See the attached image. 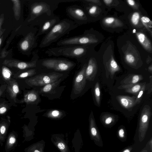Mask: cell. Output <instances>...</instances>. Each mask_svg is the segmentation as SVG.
<instances>
[{
	"label": "cell",
	"mask_w": 152,
	"mask_h": 152,
	"mask_svg": "<svg viewBox=\"0 0 152 152\" xmlns=\"http://www.w3.org/2000/svg\"><path fill=\"white\" fill-rule=\"evenodd\" d=\"M78 0H34L30 4V13L27 21L33 26H39L54 17V12L62 2Z\"/></svg>",
	"instance_id": "1"
},
{
	"label": "cell",
	"mask_w": 152,
	"mask_h": 152,
	"mask_svg": "<svg viewBox=\"0 0 152 152\" xmlns=\"http://www.w3.org/2000/svg\"><path fill=\"white\" fill-rule=\"evenodd\" d=\"M77 27L78 25L75 22L69 19L65 18L60 20L45 35L40 42L39 48L48 46Z\"/></svg>",
	"instance_id": "2"
},
{
	"label": "cell",
	"mask_w": 152,
	"mask_h": 152,
	"mask_svg": "<svg viewBox=\"0 0 152 152\" xmlns=\"http://www.w3.org/2000/svg\"><path fill=\"white\" fill-rule=\"evenodd\" d=\"M88 48L86 45H73L59 46L48 48L45 53L49 56H63L83 61L87 55Z\"/></svg>",
	"instance_id": "3"
},
{
	"label": "cell",
	"mask_w": 152,
	"mask_h": 152,
	"mask_svg": "<svg viewBox=\"0 0 152 152\" xmlns=\"http://www.w3.org/2000/svg\"><path fill=\"white\" fill-rule=\"evenodd\" d=\"M76 65L74 62L64 58H49L39 59L37 67L58 72L71 70Z\"/></svg>",
	"instance_id": "4"
},
{
	"label": "cell",
	"mask_w": 152,
	"mask_h": 152,
	"mask_svg": "<svg viewBox=\"0 0 152 152\" xmlns=\"http://www.w3.org/2000/svg\"><path fill=\"white\" fill-rule=\"evenodd\" d=\"M64 74L56 72L41 73L34 76L24 80L25 83L31 87H41L55 82L63 77Z\"/></svg>",
	"instance_id": "5"
},
{
	"label": "cell",
	"mask_w": 152,
	"mask_h": 152,
	"mask_svg": "<svg viewBox=\"0 0 152 152\" xmlns=\"http://www.w3.org/2000/svg\"><path fill=\"white\" fill-rule=\"evenodd\" d=\"M39 60V56L37 53V52H34L33 58L30 61L26 62L16 60L6 59L3 61L2 64L9 68L17 69L18 71L36 68L37 67V63Z\"/></svg>",
	"instance_id": "6"
},
{
	"label": "cell",
	"mask_w": 152,
	"mask_h": 152,
	"mask_svg": "<svg viewBox=\"0 0 152 152\" xmlns=\"http://www.w3.org/2000/svg\"><path fill=\"white\" fill-rule=\"evenodd\" d=\"M150 107L148 105H145L141 111L140 118L138 137L140 142L144 139L147 131L151 116Z\"/></svg>",
	"instance_id": "7"
},
{
	"label": "cell",
	"mask_w": 152,
	"mask_h": 152,
	"mask_svg": "<svg viewBox=\"0 0 152 152\" xmlns=\"http://www.w3.org/2000/svg\"><path fill=\"white\" fill-rule=\"evenodd\" d=\"M66 12L69 18L72 19L77 25H81L87 20L85 11L81 7L74 4L67 7Z\"/></svg>",
	"instance_id": "8"
},
{
	"label": "cell",
	"mask_w": 152,
	"mask_h": 152,
	"mask_svg": "<svg viewBox=\"0 0 152 152\" xmlns=\"http://www.w3.org/2000/svg\"><path fill=\"white\" fill-rule=\"evenodd\" d=\"M37 28H34L25 37L20 44V48L22 51L29 53L37 45Z\"/></svg>",
	"instance_id": "9"
},
{
	"label": "cell",
	"mask_w": 152,
	"mask_h": 152,
	"mask_svg": "<svg viewBox=\"0 0 152 152\" xmlns=\"http://www.w3.org/2000/svg\"><path fill=\"white\" fill-rule=\"evenodd\" d=\"M7 84L6 98L9 102L13 104L15 107H16L17 96L20 91L17 80L13 78Z\"/></svg>",
	"instance_id": "10"
},
{
	"label": "cell",
	"mask_w": 152,
	"mask_h": 152,
	"mask_svg": "<svg viewBox=\"0 0 152 152\" xmlns=\"http://www.w3.org/2000/svg\"><path fill=\"white\" fill-rule=\"evenodd\" d=\"M86 66L87 64H84L75 77L72 91L75 94H80L85 87L87 80L85 76V71Z\"/></svg>",
	"instance_id": "11"
},
{
	"label": "cell",
	"mask_w": 152,
	"mask_h": 152,
	"mask_svg": "<svg viewBox=\"0 0 152 152\" xmlns=\"http://www.w3.org/2000/svg\"><path fill=\"white\" fill-rule=\"evenodd\" d=\"M59 16L55 15L40 25L37 36L38 37L43 34L48 33L53 27L60 21Z\"/></svg>",
	"instance_id": "12"
},
{
	"label": "cell",
	"mask_w": 152,
	"mask_h": 152,
	"mask_svg": "<svg viewBox=\"0 0 152 152\" xmlns=\"http://www.w3.org/2000/svg\"><path fill=\"white\" fill-rule=\"evenodd\" d=\"M63 77L53 83L46 85L40 88L39 93L41 95L47 96L53 95L58 92L60 83L63 80Z\"/></svg>",
	"instance_id": "13"
},
{
	"label": "cell",
	"mask_w": 152,
	"mask_h": 152,
	"mask_svg": "<svg viewBox=\"0 0 152 152\" xmlns=\"http://www.w3.org/2000/svg\"><path fill=\"white\" fill-rule=\"evenodd\" d=\"M39 99L38 92L34 90H31L24 93L23 98L19 100L17 98V104H34L39 101Z\"/></svg>",
	"instance_id": "14"
},
{
	"label": "cell",
	"mask_w": 152,
	"mask_h": 152,
	"mask_svg": "<svg viewBox=\"0 0 152 152\" xmlns=\"http://www.w3.org/2000/svg\"><path fill=\"white\" fill-rule=\"evenodd\" d=\"M11 123L9 116L6 118L1 117L0 120V145L2 147L7 137V135Z\"/></svg>",
	"instance_id": "15"
},
{
	"label": "cell",
	"mask_w": 152,
	"mask_h": 152,
	"mask_svg": "<svg viewBox=\"0 0 152 152\" xmlns=\"http://www.w3.org/2000/svg\"><path fill=\"white\" fill-rule=\"evenodd\" d=\"M89 130L91 137L94 141L95 143L99 146L103 145L102 139L96 125L94 118L91 117L89 119Z\"/></svg>",
	"instance_id": "16"
},
{
	"label": "cell",
	"mask_w": 152,
	"mask_h": 152,
	"mask_svg": "<svg viewBox=\"0 0 152 152\" xmlns=\"http://www.w3.org/2000/svg\"><path fill=\"white\" fill-rule=\"evenodd\" d=\"M18 134L12 130L10 132L6 138L4 150L5 152H10L14 149L18 143Z\"/></svg>",
	"instance_id": "17"
},
{
	"label": "cell",
	"mask_w": 152,
	"mask_h": 152,
	"mask_svg": "<svg viewBox=\"0 0 152 152\" xmlns=\"http://www.w3.org/2000/svg\"><path fill=\"white\" fill-rule=\"evenodd\" d=\"M116 98L123 107L128 110H130L135 105L136 96H130L119 95L117 96Z\"/></svg>",
	"instance_id": "18"
},
{
	"label": "cell",
	"mask_w": 152,
	"mask_h": 152,
	"mask_svg": "<svg viewBox=\"0 0 152 152\" xmlns=\"http://www.w3.org/2000/svg\"><path fill=\"white\" fill-rule=\"evenodd\" d=\"M97 72V68L96 63L92 59L90 58L85 71V76L87 80L94 81Z\"/></svg>",
	"instance_id": "19"
},
{
	"label": "cell",
	"mask_w": 152,
	"mask_h": 152,
	"mask_svg": "<svg viewBox=\"0 0 152 152\" xmlns=\"http://www.w3.org/2000/svg\"><path fill=\"white\" fill-rule=\"evenodd\" d=\"M106 76L107 78L109 76L111 79L113 78L115 73L120 70L119 66L116 61L113 58H111L107 63L106 66Z\"/></svg>",
	"instance_id": "20"
},
{
	"label": "cell",
	"mask_w": 152,
	"mask_h": 152,
	"mask_svg": "<svg viewBox=\"0 0 152 152\" xmlns=\"http://www.w3.org/2000/svg\"><path fill=\"white\" fill-rule=\"evenodd\" d=\"M145 82L138 83L134 84L127 85H121L118 88L124 90L126 92L137 95Z\"/></svg>",
	"instance_id": "21"
},
{
	"label": "cell",
	"mask_w": 152,
	"mask_h": 152,
	"mask_svg": "<svg viewBox=\"0 0 152 152\" xmlns=\"http://www.w3.org/2000/svg\"><path fill=\"white\" fill-rule=\"evenodd\" d=\"M36 71L35 68L18 71L14 74L13 78L17 80L25 79L34 76Z\"/></svg>",
	"instance_id": "22"
},
{
	"label": "cell",
	"mask_w": 152,
	"mask_h": 152,
	"mask_svg": "<svg viewBox=\"0 0 152 152\" xmlns=\"http://www.w3.org/2000/svg\"><path fill=\"white\" fill-rule=\"evenodd\" d=\"M15 73L9 67L3 65L0 68V77L5 84H7L13 78V76Z\"/></svg>",
	"instance_id": "23"
},
{
	"label": "cell",
	"mask_w": 152,
	"mask_h": 152,
	"mask_svg": "<svg viewBox=\"0 0 152 152\" xmlns=\"http://www.w3.org/2000/svg\"><path fill=\"white\" fill-rule=\"evenodd\" d=\"M143 79L141 75L130 74L125 77L120 82L121 85H130L139 83Z\"/></svg>",
	"instance_id": "24"
},
{
	"label": "cell",
	"mask_w": 152,
	"mask_h": 152,
	"mask_svg": "<svg viewBox=\"0 0 152 152\" xmlns=\"http://www.w3.org/2000/svg\"><path fill=\"white\" fill-rule=\"evenodd\" d=\"M14 104L5 98H0V115H5Z\"/></svg>",
	"instance_id": "25"
},
{
	"label": "cell",
	"mask_w": 152,
	"mask_h": 152,
	"mask_svg": "<svg viewBox=\"0 0 152 152\" xmlns=\"http://www.w3.org/2000/svg\"><path fill=\"white\" fill-rule=\"evenodd\" d=\"M137 35L139 42L145 48L149 51H151V44L146 36L141 33H137Z\"/></svg>",
	"instance_id": "26"
},
{
	"label": "cell",
	"mask_w": 152,
	"mask_h": 152,
	"mask_svg": "<svg viewBox=\"0 0 152 152\" xmlns=\"http://www.w3.org/2000/svg\"><path fill=\"white\" fill-rule=\"evenodd\" d=\"M101 120L103 124L107 126L112 125L115 121V117L114 116L108 113L103 115L101 118Z\"/></svg>",
	"instance_id": "27"
},
{
	"label": "cell",
	"mask_w": 152,
	"mask_h": 152,
	"mask_svg": "<svg viewBox=\"0 0 152 152\" xmlns=\"http://www.w3.org/2000/svg\"><path fill=\"white\" fill-rule=\"evenodd\" d=\"M64 114V113L61 111L56 109H53L47 112L46 113V115L49 118L57 119L62 117Z\"/></svg>",
	"instance_id": "28"
},
{
	"label": "cell",
	"mask_w": 152,
	"mask_h": 152,
	"mask_svg": "<svg viewBox=\"0 0 152 152\" xmlns=\"http://www.w3.org/2000/svg\"><path fill=\"white\" fill-rule=\"evenodd\" d=\"M11 1L13 3V10L14 15L16 20L18 19L20 15L21 3L18 0H12Z\"/></svg>",
	"instance_id": "29"
},
{
	"label": "cell",
	"mask_w": 152,
	"mask_h": 152,
	"mask_svg": "<svg viewBox=\"0 0 152 152\" xmlns=\"http://www.w3.org/2000/svg\"><path fill=\"white\" fill-rule=\"evenodd\" d=\"M94 92L96 102L98 105H99L100 103L101 93L99 85L98 82H97L95 84Z\"/></svg>",
	"instance_id": "30"
},
{
	"label": "cell",
	"mask_w": 152,
	"mask_h": 152,
	"mask_svg": "<svg viewBox=\"0 0 152 152\" xmlns=\"http://www.w3.org/2000/svg\"><path fill=\"white\" fill-rule=\"evenodd\" d=\"M25 152H42L41 148H38V143L32 144L24 149Z\"/></svg>",
	"instance_id": "31"
},
{
	"label": "cell",
	"mask_w": 152,
	"mask_h": 152,
	"mask_svg": "<svg viewBox=\"0 0 152 152\" xmlns=\"http://www.w3.org/2000/svg\"><path fill=\"white\" fill-rule=\"evenodd\" d=\"M146 84V83L145 82L141 90L136 96L135 102V105L139 104L140 102L142 97V96L145 91Z\"/></svg>",
	"instance_id": "32"
},
{
	"label": "cell",
	"mask_w": 152,
	"mask_h": 152,
	"mask_svg": "<svg viewBox=\"0 0 152 152\" xmlns=\"http://www.w3.org/2000/svg\"><path fill=\"white\" fill-rule=\"evenodd\" d=\"M141 21L143 25L148 30L152 28V22L149 18L145 16L141 18Z\"/></svg>",
	"instance_id": "33"
},
{
	"label": "cell",
	"mask_w": 152,
	"mask_h": 152,
	"mask_svg": "<svg viewBox=\"0 0 152 152\" xmlns=\"http://www.w3.org/2000/svg\"><path fill=\"white\" fill-rule=\"evenodd\" d=\"M140 18V15L139 13L135 12L132 14L131 20L132 23L134 25H136L138 24Z\"/></svg>",
	"instance_id": "34"
},
{
	"label": "cell",
	"mask_w": 152,
	"mask_h": 152,
	"mask_svg": "<svg viewBox=\"0 0 152 152\" xmlns=\"http://www.w3.org/2000/svg\"><path fill=\"white\" fill-rule=\"evenodd\" d=\"M125 59L127 62L131 65H134L135 63V58L131 54H128L125 56Z\"/></svg>",
	"instance_id": "35"
},
{
	"label": "cell",
	"mask_w": 152,
	"mask_h": 152,
	"mask_svg": "<svg viewBox=\"0 0 152 152\" xmlns=\"http://www.w3.org/2000/svg\"><path fill=\"white\" fill-rule=\"evenodd\" d=\"M7 84H6L0 86V98H5Z\"/></svg>",
	"instance_id": "36"
},
{
	"label": "cell",
	"mask_w": 152,
	"mask_h": 152,
	"mask_svg": "<svg viewBox=\"0 0 152 152\" xmlns=\"http://www.w3.org/2000/svg\"><path fill=\"white\" fill-rule=\"evenodd\" d=\"M150 81L147 85H146L145 90L147 91V93L150 94L152 91V76L151 75L149 76Z\"/></svg>",
	"instance_id": "37"
},
{
	"label": "cell",
	"mask_w": 152,
	"mask_h": 152,
	"mask_svg": "<svg viewBox=\"0 0 152 152\" xmlns=\"http://www.w3.org/2000/svg\"><path fill=\"white\" fill-rule=\"evenodd\" d=\"M97 7L96 6H92L89 8H86L87 12L90 15H92L94 14L96 11Z\"/></svg>",
	"instance_id": "38"
},
{
	"label": "cell",
	"mask_w": 152,
	"mask_h": 152,
	"mask_svg": "<svg viewBox=\"0 0 152 152\" xmlns=\"http://www.w3.org/2000/svg\"><path fill=\"white\" fill-rule=\"evenodd\" d=\"M118 135L119 137L123 139L125 137V131L123 128H121L119 129L118 132Z\"/></svg>",
	"instance_id": "39"
},
{
	"label": "cell",
	"mask_w": 152,
	"mask_h": 152,
	"mask_svg": "<svg viewBox=\"0 0 152 152\" xmlns=\"http://www.w3.org/2000/svg\"><path fill=\"white\" fill-rule=\"evenodd\" d=\"M57 146L60 150L63 151L66 148V146L62 142H59L57 144Z\"/></svg>",
	"instance_id": "40"
},
{
	"label": "cell",
	"mask_w": 152,
	"mask_h": 152,
	"mask_svg": "<svg viewBox=\"0 0 152 152\" xmlns=\"http://www.w3.org/2000/svg\"><path fill=\"white\" fill-rule=\"evenodd\" d=\"M115 19L113 17H108L106 18L104 20L105 23L107 24H110L114 22Z\"/></svg>",
	"instance_id": "41"
},
{
	"label": "cell",
	"mask_w": 152,
	"mask_h": 152,
	"mask_svg": "<svg viewBox=\"0 0 152 152\" xmlns=\"http://www.w3.org/2000/svg\"><path fill=\"white\" fill-rule=\"evenodd\" d=\"M5 29H2L0 31V46L2 41V39L3 38V36L2 35V34L5 31Z\"/></svg>",
	"instance_id": "42"
},
{
	"label": "cell",
	"mask_w": 152,
	"mask_h": 152,
	"mask_svg": "<svg viewBox=\"0 0 152 152\" xmlns=\"http://www.w3.org/2000/svg\"><path fill=\"white\" fill-rule=\"evenodd\" d=\"M4 16L3 14H2L0 17V31L1 26L4 22Z\"/></svg>",
	"instance_id": "43"
},
{
	"label": "cell",
	"mask_w": 152,
	"mask_h": 152,
	"mask_svg": "<svg viewBox=\"0 0 152 152\" xmlns=\"http://www.w3.org/2000/svg\"><path fill=\"white\" fill-rule=\"evenodd\" d=\"M128 4L131 6H133L135 4V1L133 0H128L127 1Z\"/></svg>",
	"instance_id": "44"
},
{
	"label": "cell",
	"mask_w": 152,
	"mask_h": 152,
	"mask_svg": "<svg viewBox=\"0 0 152 152\" xmlns=\"http://www.w3.org/2000/svg\"><path fill=\"white\" fill-rule=\"evenodd\" d=\"M132 148L131 147L128 148L122 151L121 152H130Z\"/></svg>",
	"instance_id": "45"
},
{
	"label": "cell",
	"mask_w": 152,
	"mask_h": 152,
	"mask_svg": "<svg viewBox=\"0 0 152 152\" xmlns=\"http://www.w3.org/2000/svg\"><path fill=\"white\" fill-rule=\"evenodd\" d=\"M106 4H110L113 1L112 0H104L103 1Z\"/></svg>",
	"instance_id": "46"
},
{
	"label": "cell",
	"mask_w": 152,
	"mask_h": 152,
	"mask_svg": "<svg viewBox=\"0 0 152 152\" xmlns=\"http://www.w3.org/2000/svg\"><path fill=\"white\" fill-rule=\"evenodd\" d=\"M148 71L152 73V65H151L148 68Z\"/></svg>",
	"instance_id": "47"
},
{
	"label": "cell",
	"mask_w": 152,
	"mask_h": 152,
	"mask_svg": "<svg viewBox=\"0 0 152 152\" xmlns=\"http://www.w3.org/2000/svg\"><path fill=\"white\" fill-rule=\"evenodd\" d=\"M4 84H5L3 82L1 78L0 77V86L2 85H3Z\"/></svg>",
	"instance_id": "48"
},
{
	"label": "cell",
	"mask_w": 152,
	"mask_h": 152,
	"mask_svg": "<svg viewBox=\"0 0 152 152\" xmlns=\"http://www.w3.org/2000/svg\"><path fill=\"white\" fill-rule=\"evenodd\" d=\"M150 143H151L150 145H150L151 146V151H152V140H151L150 141Z\"/></svg>",
	"instance_id": "49"
},
{
	"label": "cell",
	"mask_w": 152,
	"mask_h": 152,
	"mask_svg": "<svg viewBox=\"0 0 152 152\" xmlns=\"http://www.w3.org/2000/svg\"><path fill=\"white\" fill-rule=\"evenodd\" d=\"M141 152H148V151L146 150H144L142 151Z\"/></svg>",
	"instance_id": "50"
}]
</instances>
